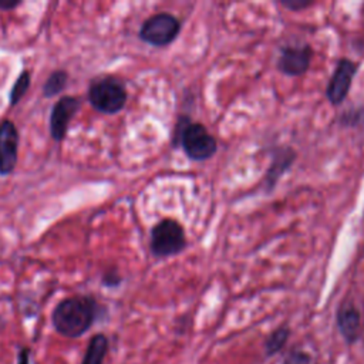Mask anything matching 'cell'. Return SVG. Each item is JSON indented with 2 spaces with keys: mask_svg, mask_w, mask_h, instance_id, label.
<instances>
[{
  "mask_svg": "<svg viewBox=\"0 0 364 364\" xmlns=\"http://www.w3.org/2000/svg\"><path fill=\"white\" fill-rule=\"evenodd\" d=\"M98 314V304L90 296H74L60 301L51 314L55 331L77 338L87 333Z\"/></svg>",
  "mask_w": 364,
  "mask_h": 364,
  "instance_id": "obj_1",
  "label": "cell"
},
{
  "mask_svg": "<svg viewBox=\"0 0 364 364\" xmlns=\"http://www.w3.org/2000/svg\"><path fill=\"white\" fill-rule=\"evenodd\" d=\"M175 139L192 161L209 159L218 149V142L206 127L199 122H191L185 117H181L176 124Z\"/></svg>",
  "mask_w": 364,
  "mask_h": 364,
  "instance_id": "obj_2",
  "label": "cell"
},
{
  "mask_svg": "<svg viewBox=\"0 0 364 364\" xmlns=\"http://www.w3.org/2000/svg\"><path fill=\"white\" fill-rule=\"evenodd\" d=\"M88 100L98 111L114 114L124 108L127 91L119 80L114 77H102L90 85Z\"/></svg>",
  "mask_w": 364,
  "mask_h": 364,
  "instance_id": "obj_3",
  "label": "cell"
},
{
  "mask_svg": "<svg viewBox=\"0 0 364 364\" xmlns=\"http://www.w3.org/2000/svg\"><path fill=\"white\" fill-rule=\"evenodd\" d=\"M186 246L185 232L179 222L164 219L152 228L151 252L158 257H166L181 253Z\"/></svg>",
  "mask_w": 364,
  "mask_h": 364,
  "instance_id": "obj_4",
  "label": "cell"
},
{
  "mask_svg": "<svg viewBox=\"0 0 364 364\" xmlns=\"http://www.w3.org/2000/svg\"><path fill=\"white\" fill-rule=\"evenodd\" d=\"M179 31L181 21L173 14L158 13L144 21L139 37L151 46L164 47L171 44L178 37Z\"/></svg>",
  "mask_w": 364,
  "mask_h": 364,
  "instance_id": "obj_5",
  "label": "cell"
},
{
  "mask_svg": "<svg viewBox=\"0 0 364 364\" xmlns=\"http://www.w3.org/2000/svg\"><path fill=\"white\" fill-rule=\"evenodd\" d=\"M357 73V65L348 58H340L328 81L326 95L333 105H340L351 87L353 78Z\"/></svg>",
  "mask_w": 364,
  "mask_h": 364,
  "instance_id": "obj_6",
  "label": "cell"
},
{
  "mask_svg": "<svg viewBox=\"0 0 364 364\" xmlns=\"http://www.w3.org/2000/svg\"><path fill=\"white\" fill-rule=\"evenodd\" d=\"M311 48L310 46H286L280 50V57L277 61V68L286 75L297 77L304 74L311 63Z\"/></svg>",
  "mask_w": 364,
  "mask_h": 364,
  "instance_id": "obj_7",
  "label": "cell"
},
{
  "mask_svg": "<svg viewBox=\"0 0 364 364\" xmlns=\"http://www.w3.org/2000/svg\"><path fill=\"white\" fill-rule=\"evenodd\" d=\"M18 134L13 122L3 121L0 124V173H10L17 162Z\"/></svg>",
  "mask_w": 364,
  "mask_h": 364,
  "instance_id": "obj_8",
  "label": "cell"
},
{
  "mask_svg": "<svg viewBox=\"0 0 364 364\" xmlns=\"http://www.w3.org/2000/svg\"><path fill=\"white\" fill-rule=\"evenodd\" d=\"M78 100L74 97H63L51 111L50 119V129L51 135L55 141H61L65 135L67 125L70 119L74 117L75 111L78 109Z\"/></svg>",
  "mask_w": 364,
  "mask_h": 364,
  "instance_id": "obj_9",
  "label": "cell"
},
{
  "mask_svg": "<svg viewBox=\"0 0 364 364\" xmlns=\"http://www.w3.org/2000/svg\"><path fill=\"white\" fill-rule=\"evenodd\" d=\"M360 321L357 307L350 300L343 301L337 311V327L347 343H354L358 338Z\"/></svg>",
  "mask_w": 364,
  "mask_h": 364,
  "instance_id": "obj_10",
  "label": "cell"
},
{
  "mask_svg": "<svg viewBox=\"0 0 364 364\" xmlns=\"http://www.w3.org/2000/svg\"><path fill=\"white\" fill-rule=\"evenodd\" d=\"M296 159V152L286 146V148H277L273 155V161L270 168L266 173V186L267 189H273L276 182L282 178V175L291 166V164Z\"/></svg>",
  "mask_w": 364,
  "mask_h": 364,
  "instance_id": "obj_11",
  "label": "cell"
},
{
  "mask_svg": "<svg viewBox=\"0 0 364 364\" xmlns=\"http://www.w3.org/2000/svg\"><path fill=\"white\" fill-rule=\"evenodd\" d=\"M108 351V340L104 334H95L87 347L81 364H102Z\"/></svg>",
  "mask_w": 364,
  "mask_h": 364,
  "instance_id": "obj_12",
  "label": "cell"
},
{
  "mask_svg": "<svg viewBox=\"0 0 364 364\" xmlns=\"http://www.w3.org/2000/svg\"><path fill=\"white\" fill-rule=\"evenodd\" d=\"M289 336H290L289 327L283 326V327L276 328V330L267 337V340H266V343H264L266 354H267V355H273V354H276L279 350H282V347L286 344Z\"/></svg>",
  "mask_w": 364,
  "mask_h": 364,
  "instance_id": "obj_13",
  "label": "cell"
},
{
  "mask_svg": "<svg viewBox=\"0 0 364 364\" xmlns=\"http://www.w3.org/2000/svg\"><path fill=\"white\" fill-rule=\"evenodd\" d=\"M65 82H67L65 71H54L44 84V88H43L44 95H47V97L55 95L65 87Z\"/></svg>",
  "mask_w": 364,
  "mask_h": 364,
  "instance_id": "obj_14",
  "label": "cell"
},
{
  "mask_svg": "<svg viewBox=\"0 0 364 364\" xmlns=\"http://www.w3.org/2000/svg\"><path fill=\"white\" fill-rule=\"evenodd\" d=\"M28 84H30V74H28V71H23L20 74V77L16 80V82L11 88V94H10V104L11 105L18 102V100L23 97V94L28 88Z\"/></svg>",
  "mask_w": 364,
  "mask_h": 364,
  "instance_id": "obj_15",
  "label": "cell"
},
{
  "mask_svg": "<svg viewBox=\"0 0 364 364\" xmlns=\"http://www.w3.org/2000/svg\"><path fill=\"white\" fill-rule=\"evenodd\" d=\"M283 364H311V357L301 350H293L287 354Z\"/></svg>",
  "mask_w": 364,
  "mask_h": 364,
  "instance_id": "obj_16",
  "label": "cell"
},
{
  "mask_svg": "<svg viewBox=\"0 0 364 364\" xmlns=\"http://www.w3.org/2000/svg\"><path fill=\"white\" fill-rule=\"evenodd\" d=\"M314 1L311 0H280V4L289 10H293V11H300V10H304L310 6H313Z\"/></svg>",
  "mask_w": 364,
  "mask_h": 364,
  "instance_id": "obj_17",
  "label": "cell"
},
{
  "mask_svg": "<svg viewBox=\"0 0 364 364\" xmlns=\"http://www.w3.org/2000/svg\"><path fill=\"white\" fill-rule=\"evenodd\" d=\"M28 354H30L28 348H21V350L18 351L17 364H30V361H28Z\"/></svg>",
  "mask_w": 364,
  "mask_h": 364,
  "instance_id": "obj_18",
  "label": "cell"
},
{
  "mask_svg": "<svg viewBox=\"0 0 364 364\" xmlns=\"http://www.w3.org/2000/svg\"><path fill=\"white\" fill-rule=\"evenodd\" d=\"M20 3L18 1H9V3H4V1H0V9H13L16 6H18Z\"/></svg>",
  "mask_w": 364,
  "mask_h": 364,
  "instance_id": "obj_19",
  "label": "cell"
},
{
  "mask_svg": "<svg viewBox=\"0 0 364 364\" xmlns=\"http://www.w3.org/2000/svg\"><path fill=\"white\" fill-rule=\"evenodd\" d=\"M363 13H364V6H363Z\"/></svg>",
  "mask_w": 364,
  "mask_h": 364,
  "instance_id": "obj_20",
  "label": "cell"
}]
</instances>
